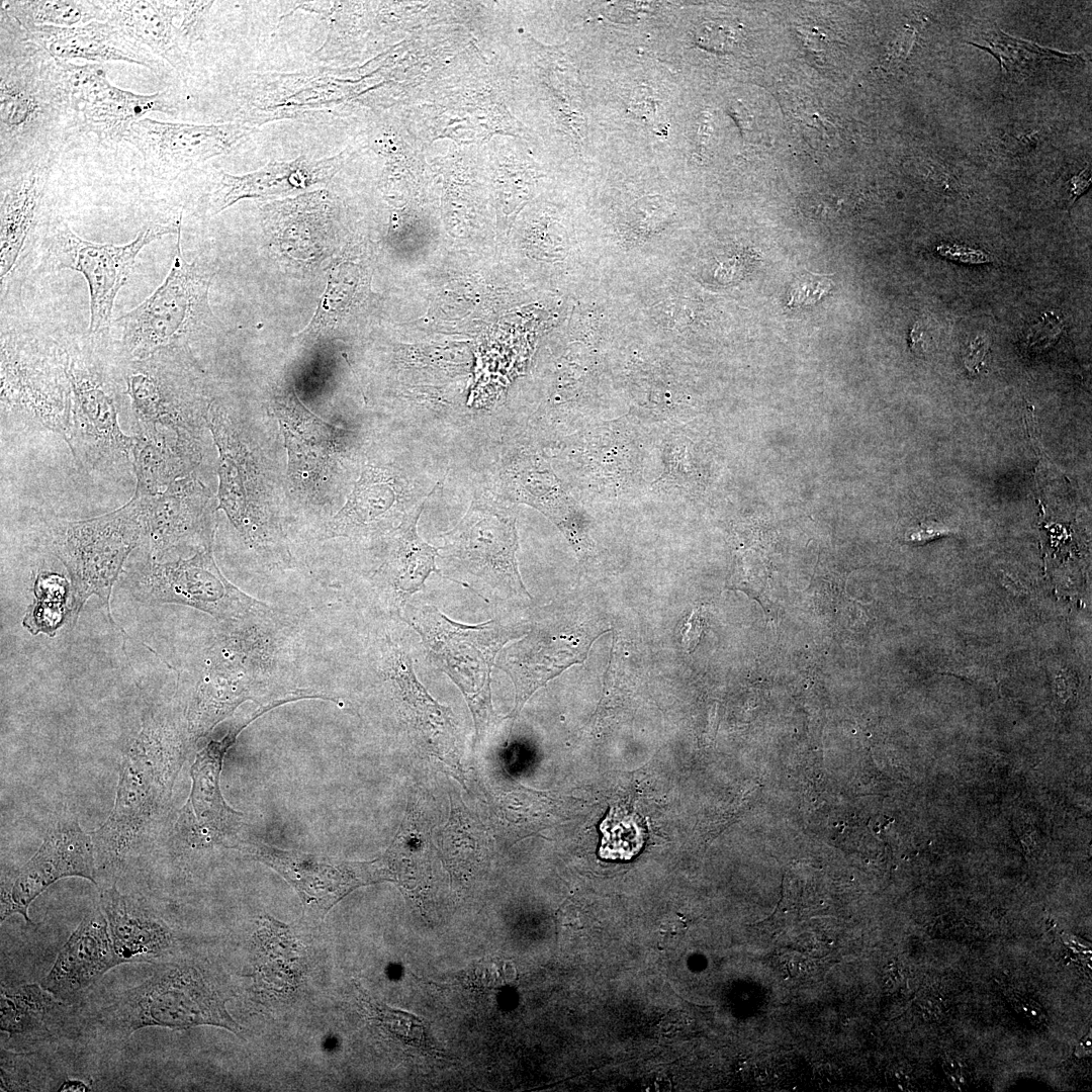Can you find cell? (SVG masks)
<instances>
[{
	"mask_svg": "<svg viewBox=\"0 0 1092 1092\" xmlns=\"http://www.w3.org/2000/svg\"><path fill=\"white\" fill-rule=\"evenodd\" d=\"M1 172L60 155L75 133L59 61L1 10Z\"/></svg>",
	"mask_w": 1092,
	"mask_h": 1092,
	"instance_id": "obj_1",
	"label": "cell"
},
{
	"mask_svg": "<svg viewBox=\"0 0 1092 1092\" xmlns=\"http://www.w3.org/2000/svg\"><path fill=\"white\" fill-rule=\"evenodd\" d=\"M190 738L167 708L149 709L127 742L119 765L114 805L90 833L99 871H117L167 812Z\"/></svg>",
	"mask_w": 1092,
	"mask_h": 1092,
	"instance_id": "obj_2",
	"label": "cell"
},
{
	"mask_svg": "<svg viewBox=\"0 0 1092 1092\" xmlns=\"http://www.w3.org/2000/svg\"><path fill=\"white\" fill-rule=\"evenodd\" d=\"M271 617L222 627L207 649L184 716L190 740L208 735L245 701L271 703L296 692L281 689L285 647Z\"/></svg>",
	"mask_w": 1092,
	"mask_h": 1092,
	"instance_id": "obj_3",
	"label": "cell"
},
{
	"mask_svg": "<svg viewBox=\"0 0 1092 1092\" xmlns=\"http://www.w3.org/2000/svg\"><path fill=\"white\" fill-rule=\"evenodd\" d=\"M226 1000L204 965L164 962L141 984L114 993L91 1015L80 1016L81 1027L117 1042L149 1026L183 1030L212 1025L241 1035L242 1027L228 1012Z\"/></svg>",
	"mask_w": 1092,
	"mask_h": 1092,
	"instance_id": "obj_4",
	"label": "cell"
},
{
	"mask_svg": "<svg viewBox=\"0 0 1092 1092\" xmlns=\"http://www.w3.org/2000/svg\"><path fill=\"white\" fill-rule=\"evenodd\" d=\"M60 343L71 391L63 438L73 456L88 472L110 473L131 463L133 435L123 433L118 420L124 384L105 334Z\"/></svg>",
	"mask_w": 1092,
	"mask_h": 1092,
	"instance_id": "obj_5",
	"label": "cell"
},
{
	"mask_svg": "<svg viewBox=\"0 0 1092 1092\" xmlns=\"http://www.w3.org/2000/svg\"><path fill=\"white\" fill-rule=\"evenodd\" d=\"M181 229L182 224L165 281L138 306L112 321L105 332L111 349L122 359L141 360L170 348L189 349L191 339L215 329L208 301L214 273L184 259Z\"/></svg>",
	"mask_w": 1092,
	"mask_h": 1092,
	"instance_id": "obj_6",
	"label": "cell"
},
{
	"mask_svg": "<svg viewBox=\"0 0 1092 1092\" xmlns=\"http://www.w3.org/2000/svg\"><path fill=\"white\" fill-rule=\"evenodd\" d=\"M405 614L430 661L463 694L479 741L495 719L490 690L492 666L499 651L522 632L500 619L477 625L459 623L431 605L412 606Z\"/></svg>",
	"mask_w": 1092,
	"mask_h": 1092,
	"instance_id": "obj_7",
	"label": "cell"
},
{
	"mask_svg": "<svg viewBox=\"0 0 1092 1092\" xmlns=\"http://www.w3.org/2000/svg\"><path fill=\"white\" fill-rule=\"evenodd\" d=\"M146 537L141 498L133 494L113 512L50 526L54 554L70 577L71 615L76 623L92 596L104 605L110 620V596L131 551Z\"/></svg>",
	"mask_w": 1092,
	"mask_h": 1092,
	"instance_id": "obj_8",
	"label": "cell"
},
{
	"mask_svg": "<svg viewBox=\"0 0 1092 1092\" xmlns=\"http://www.w3.org/2000/svg\"><path fill=\"white\" fill-rule=\"evenodd\" d=\"M115 356L136 433L170 435L201 444L211 403L207 404L189 349H164L141 360Z\"/></svg>",
	"mask_w": 1092,
	"mask_h": 1092,
	"instance_id": "obj_9",
	"label": "cell"
},
{
	"mask_svg": "<svg viewBox=\"0 0 1092 1092\" xmlns=\"http://www.w3.org/2000/svg\"><path fill=\"white\" fill-rule=\"evenodd\" d=\"M518 546L514 513L495 497L478 495L438 548L463 576L461 584L487 601L531 598L519 571Z\"/></svg>",
	"mask_w": 1092,
	"mask_h": 1092,
	"instance_id": "obj_10",
	"label": "cell"
},
{
	"mask_svg": "<svg viewBox=\"0 0 1092 1092\" xmlns=\"http://www.w3.org/2000/svg\"><path fill=\"white\" fill-rule=\"evenodd\" d=\"M182 224V215L170 224L153 223L130 243L98 244L80 238L66 220L55 218L42 237L40 271L73 270L87 281L90 294L89 334L108 331L114 300L126 283L140 252L153 242L173 233Z\"/></svg>",
	"mask_w": 1092,
	"mask_h": 1092,
	"instance_id": "obj_11",
	"label": "cell"
},
{
	"mask_svg": "<svg viewBox=\"0 0 1092 1092\" xmlns=\"http://www.w3.org/2000/svg\"><path fill=\"white\" fill-rule=\"evenodd\" d=\"M1 411L65 433L71 401L61 343L33 333L1 332Z\"/></svg>",
	"mask_w": 1092,
	"mask_h": 1092,
	"instance_id": "obj_12",
	"label": "cell"
},
{
	"mask_svg": "<svg viewBox=\"0 0 1092 1092\" xmlns=\"http://www.w3.org/2000/svg\"><path fill=\"white\" fill-rule=\"evenodd\" d=\"M133 596L148 604H177L213 617L222 627L271 616L265 603L233 584L219 570L211 548L187 558L148 560L130 577Z\"/></svg>",
	"mask_w": 1092,
	"mask_h": 1092,
	"instance_id": "obj_13",
	"label": "cell"
},
{
	"mask_svg": "<svg viewBox=\"0 0 1092 1092\" xmlns=\"http://www.w3.org/2000/svg\"><path fill=\"white\" fill-rule=\"evenodd\" d=\"M80 877L97 885L94 844L78 819L67 811L48 828L37 851L1 882L0 920L20 914L27 923L30 904L63 878Z\"/></svg>",
	"mask_w": 1092,
	"mask_h": 1092,
	"instance_id": "obj_14",
	"label": "cell"
},
{
	"mask_svg": "<svg viewBox=\"0 0 1092 1092\" xmlns=\"http://www.w3.org/2000/svg\"><path fill=\"white\" fill-rule=\"evenodd\" d=\"M70 101L75 133L94 135L100 143L124 140L130 126L147 114L168 113V93H133L111 84L102 63L73 64L58 60Z\"/></svg>",
	"mask_w": 1092,
	"mask_h": 1092,
	"instance_id": "obj_15",
	"label": "cell"
},
{
	"mask_svg": "<svg viewBox=\"0 0 1092 1092\" xmlns=\"http://www.w3.org/2000/svg\"><path fill=\"white\" fill-rule=\"evenodd\" d=\"M282 876L297 892L303 916L323 920L329 911L355 889L389 881L381 857L372 861L338 860L255 842L236 846Z\"/></svg>",
	"mask_w": 1092,
	"mask_h": 1092,
	"instance_id": "obj_16",
	"label": "cell"
},
{
	"mask_svg": "<svg viewBox=\"0 0 1092 1092\" xmlns=\"http://www.w3.org/2000/svg\"><path fill=\"white\" fill-rule=\"evenodd\" d=\"M136 495V494H135ZM149 541L150 559L171 557L211 548L215 521L209 490L192 473L171 483L163 492L140 496Z\"/></svg>",
	"mask_w": 1092,
	"mask_h": 1092,
	"instance_id": "obj_17",
	"label": "cell"
},
{
	"mask_svg": "<svg viewBox=\"0 0 1092 1092\" xmlns=\"http://www.w3.org/2000/svg\"><path fill=\"white\" fill-rule=\"evenodd\" d=\"M595 638L557 616L538 620L525 636L507 644L495 665L506 672L515 688L516 718L531 696L573 664L582 663Z\"/></svg>",
	"mask_w": 1092,
	"mask_h": 1092,
	"instance_id": "obj_18",
	"label": "cell"
},
{
	"mask_svg": "<svg viewBox=\"0 0 1092 1092\" xmlns=\"http://www.w3.org/2000/svg\"><path fill=\"white\" fill-rule=\"evenodd\" d=\"M276 707V703L262 705L248 718L233 723L221 739L209 740L196 754L190 769L192 786L189 799L181 810L177 824V829L191 843L207 846L221 842L239 827L242 813L226 804L219 787L223 758L250 723Z\"/></svg>",
	"mask_w": 1092,
	"mask_h": 1092,
	"instance_id": "obj_19",
	"label": "cell"
},
{
	"mask_svg": "<svg viewBox=\"0 0 1092 1092\" xmlns=\"http://www.w3.org/2000/svg\"><path fill=\"white\" fill-rule=\"evenodd\" d=\"M246 133L235 124H190L144 117L123 141L134 147L145 167L158 178L179 174L208 159L229 153Z\"/></svg>",
	"mask_w": 1092,
	"mask_h": 1092,
	"instance_id": "obj_20",
	"label": "cell"
},
{
	"mask_svg": "<svg viewBox=\"0 0 1092 1092\" xmlns=\"http://www.w3.org/2000/svg\"><path fill=\"white\" fill-rule=\"evenodd\" d=\"M59 155L1 172L0 280L3 291L34 232L50 173Z\"/></svg>",
	"mask_w": 1092,
	"mask_h": 1092,
	"instance_id": "obj_21",
	"label": "cell"
},
{
	"mask_svg": "<svg viewBox=\"0 0 1092 1092\" xmlns=\"http://www.w3.org/2000/svg\"><path fill=\"white\" fill-rule=\"evenodd\" d=\"M118 965L106 917L98 906L89 910L71 933L40 985L59 1000L75 1005Z\"/></svg>",
	"mask_w": 1092,
	"mask_h": 1092,
	"instance_id": "obj_22",
	"label": "cell"
},
{
	"mask_svg": "<svg viewBox=\"0 0 1092 1092\" xmlns=\"http://www.w3.org/2000/svg\"><path fill=\"white\" fill-rule=\"evenodd\" d=\"M100 908L121 964L159 963L176 946L174 931L150 905L115 885L100 892Z\"/></svg>",
	"mask_w": 1092,
	"mask_h": 1092,
	"instance_id": "obj_23",
	"label": "cell"
},
{
	"mask_svg": "<svg viewBox=\"0 0 1092 1092\" xmlns=\"http://www.w3.org/2000/svg\"><path fill=\"white\" fill-rule=\"evenodd\" d=\"M207 425L218 450V508L241 535L259 549L269 548L273 532L251 507L247 494L246 452L228 415L211 403Z\"/></svg>",
	"mask_w": 1092,
	"mask_h": 1092,
	"instance_id": "obj_24",
	"label": "cell"
},
{
	"mask_svg": "<svg viewBox=\"0 0 1092 1092\" xmlns=\"http://www.w3.org/2000/svg\"><path fill=\"white\" fill-rule=\"evenodd\" d=\"M499 482L509 499L529 505L549 518L577 553L589 548L577 506L546 462L536 457L513 459L500 469Z\"/></svg>",
	"mask_w": 1092,
	"mask_h": 1092,
	"instance_id": "obj_25",
	"label": "cell"
},
{
	"mask_svg": "<svg viewBox=\"0 0 1092 1092\" xmlns=\"http://www.w3.org/2000/svg\"><path fill=\"white\" fill-rule=\"evenodd\" d=\"M25 30L57 60L121 61L144 66L159 78L163 74L164 65L158 57L108 21L96 20L73 27L40 25Z\"/></svg>",
	"mask_w": 1092,
	"mask_h": 1092,
	"instance_id": "obj_26",
	"label": "cell"
},
{
	"mask_svg": "<svg viewBox=\"0 0 1092 1092\" xmlns=\"http://www.w3.org/2000/svg\"><path fill=\"white\" fill-rule=\"evenodd\" d=\"M72 1005L56 998L40 984L1 988L0 1028L14 1048H29L68 1035L81 1027Z\"/></svg>",
	"mask_w": 1092,
	"mask_h": 1092,
	"instance_id": "obj_27",
	"label": "cell"
},
{
	"mask_svg": "<svg viewBox=\"0 0 1092 1092\" xmlns=\"http://www.w3.org/2000/svg\"><path fill=\"white\" fill-rule=\"evenodd\" d=\"M342 154L322 160L299 157L289 162H270L244 175L219 172L211 204L218 213L247 198H268L305 190L328 181L338 171Z\"/></svg>",
	"mask_w": 1092,
	"mask_h": 1092,
	"instance_id": "obj_28",
	"label": "cell"
},
{
	"mask_svg": "<svg viewBox=\"0 0 1092 1092\" xmlns=\"http://www.w3.org/2000/svg\"><path fill=\"white\" fill-rule=\"evenodd\" d=\"M402 486L385 468L367 467L345 506L331 521V536L362 537L393 531L411 511L403 510Z\"/></svg>",
	"mask_w": 1092,
	"mask_h": 1092,
	"instance_id": "obj_29",
	"label": "cell"
},
{
	"mask_svg": "<svg viewBox=\"0 0 1092 1092\" xmlns=\"http://www.w3.org/2000/svg\"><path fill=\"white\" fill-rule=\"evenodd\" d=\"M106 21L176 70L185 68V39L176 20L180 1H102Z\"/></svg>",
	"mask_w": 1092,
	"mask_h": 1092,
	"instance_id": "obj_30",
	"label": "cell"
},
{
	"mask_svg": "<svg viewBox=\"0 0 1092 1092\" xmlns=\"http://www.w3.org/2000/svg\"><path fill=\"white\" fill-rule=\"evenodd\" d=\"M201 460V445L170 436L133 435L131 465L134 494L152 496L192 473Z\"/></svg>",
	"mask_w": 1092,
	"mask_h": 1092,
	"instance_id": "obj_31",
	"label": "cell"
},
{
	"mask_svg": "<svg viewBox=\"0 0 1092 1092\" xmlns=\"http://www.w3.org/2000/svg\"><path fill=\"white\" fill-rule=\"evenodd\" d=\"M425 500L419 502L393 530L391 551L385 572L394 602L405 608L408 599L419 592L432 572H439L436 557L439 548L425 542L417 525Z\"/></svg>",
	"mask_w": 1092,
	"mask_h": 1092,
	"instance_id": "obj_32",
	"label": "cell"
},
{
	"mask_svg": "<svg viewBox=\"0 0 1092 1092\" xmlns=\"http://www.w3.org/2000/svg\"><path fill=\"white\" fill-rule=\"evenodd\" d=\"M282 431L291 480L301 489H312L322 479L330 460V426L313 418L284 426Z\"/></svg>",
	"mask_w": 1092,
	"mask_h": 1092,
	"instance_id": "obj_33",
	"label": "cell"
},
{
	"mask_svg": "<svg viewBox=\"0 0 1092 1092\" xmlns=\"http://www.w3.org/2000/svg\"><path fill=\"white\" fill-rule=\"evenodd\" d=\"M1 10L24 29L50 25L73 27L92 21H106L102 1H1Z\"/></svg>",
	"mask_w": 1092,
	"mask_h": 1092,
	"instance_id": "obj_34",
	"label": "cell"
},
{
	"mask_svg": "<svg viewBox=\"0 0 1092 1092\" xmlns=\"http://www.w3.org/2000/svg\"><path fill=\"white\" fill-rule=\"evenodd\" d=\"M359 1005L370 1021L401 1043L414 1046L432 1056H443V1052L431 1040L425 1023L412 1013L393 1009L379 1002L356 984Z\"/></svg>",
	"mask_w": 1092,
	"mask_h": 1092,
	"instance_id": "obj_35",
	"label": "cell"
},
{
	"mask_svg": "<svg viewBox=\"0 0 1092 1092\" xmlns=\"http://www.w3.org/2000/svg\"><path fill=\"white\" fill-rule=\"evenodd\" d=\"M67 580L57 573L39 574L35 581V601L27 609L23 625L32 634L53 637L62 625L68 597Z\"/></svg>",
	"mask_w": 1092,
	"mask_h": 1092,
	"instance_id": "obj_36",
	"label": "cell"
},
{
	"mask_svg": "<svg viewBox=\"0 0 1092 1092\" xmlns=\"http://www.w3.org/2000/svg\"><path fill=\"white\" fill-rule=\"evenodd\" d=\"M483 829L473 820L462 804L453 809L443 833L442 849L447 862L457 869L460 864H478L483 855Z\"/></svg>",
	"mask_w": 1092,
	"mask_h": 1092,
	"instance_id": "obj_37",
	"label": "cell"
},
{
	"mask_svg": "<svg viewBox=\"0 0 1092 1092\" xmlns=\"http://www.w3.org/2000/svg\"><path fill=\"white\" fill-rule=\"evenodd\" d=\"M987 38L990 51L1000 62L1001 69L1006 75L1015 76L1029 74L1031 71L1048 61L1073 62L1078 56L1061 54L1041 49L1034 43L1011 38L1002 32Z\"/></svg>",
	"mask_w": 1092,
	"mask_h": 1092,
	"instance_id": "obj_38",
	"label": "cell"
},
{
	"mask_svg": "<svg viewBox=\"0 0 1092 1092\" xmlns=\"http://www.w3.org/2000/svg\"><path fill=\"white\" fill-rule=\"evenodd\" d=\"M603 832L599 853L602 858L628 860L643 845V832L638 819L618 808L612 809L600 825Z\"/></svg>",
	"mask_w": 1092,
	"mask_h": 1092,
	"instance_id": "obj_39",
	"label": "cell"
},
{
	"mask_svg": "<svg viewBox=\"0 0 1092 1092\" xmlns=\"http://www.w3.org/2000/svg\"><path fill=\"white\" fill-rule=\"evenodd\" d=\"M212 4V1H180L178 28L186 42L199 38L205 17Z\"/></svg>",
	"mask_w": 1092,
	"mask_h": 1092,
	"instance_id": "obj_40",
	"label": "cell"
},
{
	"mask_svg": "<svg viewBox=\"0 0 1092 1092\" xmlns=\"http://www.w3.org/2000/svg\"><path fill=\"white\" fill-rule=\"evenodd\" d=\"M738 30L723 23L704 24L698 34V42L714 51L730 50L737 41Z\"/></svg>",
	"mask_w": 1092,
	"mask_h": 1092,
	"instance_id": "obj_41",
	"label": "cell"
},
{
	"mask_svg": "<svg viewBox=\"0 0 1092 1092\" xmlns=\"http://www.w3.org/2000/svg\"><path fill=\"white\" fill-rule=\"evenodd\" d=\"M988 340L985 336H977L969 345L964 356L965 365L971 372H978L983 365L988 351Z\"/></svg>",
	"mask_w": 1092,
	"mask_h": 1092,
	"instance_id": "obj_42",
	"label": "cell"
},
{
	"mask_svg": "<svg viewBox=\"0 0 1092 1092\" xmlns=\"http://www.w3.org/2000/svg\"><path fill=\"white\" fill-rule=\"evenodd\" d=\"M630 107L637 115L641 117H651L655 112L656 105L655 100L647 87H639L631 100Z\"/></svg>",
	"mask_w": 1092,
	"mask_h": 1092,
	"instance_id": "obj_43",
	"label": "cell"
},
{
	"mask_svg": "<svg viewBox=\"0 0 1092 1092\" xmlns=\"http://www.w3.org/2000/svg\"><path fill=\"white\" fill-rule=\"evenodd\" d=\"M948 533L949 530L940 525L934 523H926L921 524L919 527L913 530L910 534V539L912 541H927L939 536L946 535Z\"/></svg>",
	"mask_w": 1092,
	"mask_h": 1092,
	"instance_id": "obj_44",
	"label": "cell"
},
{
	"mask_svg": "<svg viewBox=\"0 0 1092 1092\" xmlns=\"http://www.w3.org/2000/svg\"><path fill=\"white\" fill-rule=\"evenodd\" d=\"M689 627H690L689 630H692V631H689L687 633V637L689 638L688 639V647L689 648H694L697 645L698 641H699L701 630H702V624H701L700 616L698 614H693L692 615L691 619L689 620Z\"/></svg>",
	"mask_w": 1092,
	"mask_h": 1092,
	"instance_id": "obj_45",
	"label": "cell"
},
{
	"mask_svg": "<svg viewBox=\"0 0 1092 1092\" xmlns=\"http://www.w3.org/2000/svg\"><path fill=\"white\" fill-rule=\"evenodd\" d=\"M59 1091H88L87 1085L80 1080H67L58 1089Z\"/></svg>",
	"mask_w": 1092,
	"mask_h": 1092,
	"instance_id": "obj_46",
	"label": "cell"
},
{
	"mask_svg": "<svg viewBox=\"0 0 1092 1092\" xmlns=\"http://www.w3.org/2000/svg\"><path fill=\"white\" fill-rule=\"evenodd\" d=\"M1071 182H1072V184L1074 186L1073 192H1074V194L1076 196H1079L1080 194H1082V192L1085 191V189L1090 184V180L1088 181L1087 179H1084L1082 174L1077 176V177H1074Z\"/></svg>",
	"mask_w": 1092,
	"mask_h": 1092,
	"instance_id": "obj_47",
	"label": "cell"
}]
</instances>
